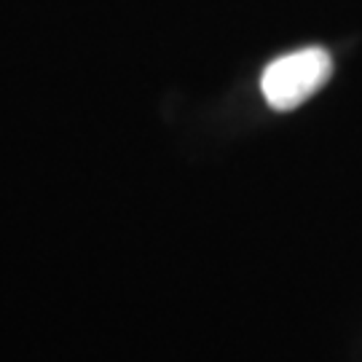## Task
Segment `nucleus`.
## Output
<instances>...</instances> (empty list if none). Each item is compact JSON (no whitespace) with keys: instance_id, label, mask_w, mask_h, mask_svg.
I'll list each match as a JSON object with an SVG mask.
<instances>
[{"instance_id":"1","label":"nucleus","mask_w":362,"mask_h":362,"mask_svg":"<svg viewBox=\"0 0 362 362\" xmlns=\"http://www.w3.org/2000/svg\"><path fill=\"white\" fill-rule=\"evenodd\" d=\"M330 73H333L330 54L325 49L309 46V49L274 59L272 65L263 70L260 91L274 110H293L306 103L311 94L322 89Z\"/></svg>"}]
</instances>
